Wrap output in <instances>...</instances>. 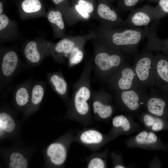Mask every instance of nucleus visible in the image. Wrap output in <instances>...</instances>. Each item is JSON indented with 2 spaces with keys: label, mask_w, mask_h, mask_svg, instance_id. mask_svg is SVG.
<instances>
[{
  "label": "nucleus",
  "mask_w": 168,
  "mask_h": 168,
  "mask_svg": "<svg viewBox=\"0 0 168 168\" xmlns=\"http://www.w3.org/2000/svg\"><path fill=\"white\" fill-rule=\"evenodd\" d=\"M121 27L108 28L100 26L93 31L97 37L122 54L136 55L139 44L148 36L147 27L145 29Z\"/></svg>",
  "instance_id": "f257e3e1"
},
{
  "label": "nucleus",
  "mask_w": 168,
  "mask_h": 168,
  "mask_svg": "<svg viewBox=\"0 0 168 168\" xmlns=\"http://www.w3.org/2000/svg\"><path fill=\"white\" fill-rule=\"evenodd\" d=\"M93 68V60L87 59L79 77L73 85L72 98L67 106V113L75 118L88 119L91 116V76Z\"/></svg>",
  "instance_id": "f03ea898"
},
{
  "label": "nucleus",
  "mask_w": 168,
  "mask_h": 168,
  "mask_svg": "<svg viewBox=\"0 0 168 168\" xmlns=\"http://www.w3.org/2000/svg\"><path fill=\"white\" fill-rule=\"evenodd\" d=\"M95 40L93 69L99 78L105 82L111 74L127 62L124 54L97 36Z\"/></svg>",
  "instance_id": "7ed1b4c3"
},
{
  "label": "nucleus",
  "mask_w": 168,
  "mask_h": 168,
  "mask_svg": "<svg viewBox=\"0 0 168 168\" xmlns=\"http://www.w3.org/2000/svg\"><path fill=\"white\" fill-rule=\"evenodd\" d=\"M145 88L114 91L116 104L121 110L133 116H138L143 107L148 95Z\"/></svg>",
  "instance_id": "20e7f679"
},
{
  "label": "nucleus",
  "mask_w": 168,
  "mask_h": 168,
  "mask_svg": "<svg viewBox=\"0 0 168 168\" xmlns=\"http://www.w3.org/2000/svg\"><path fill=\"white\" fill-rule=\"evenodd\" d=\"M105 82L113 91L146 88L139 82L133 66L127 63L111 74Z\"/></svg>",
  "instance_id": "39448f33"
},
{
  "label": "nucleus",
  "mask_w": 168,
  "mask_h": 168,
  "mask_svg": "<svg viewBox=\"0 0 168 168\" xmlns=\"http://www.w3.org/2000/svg\"><path fill=\"white\" fill-rule=\"evenodd\" d=\"M154 55L148 49L135 58L133 67L140 83L143 87L154 88Z\"/></svg>",
  "instance_id": "423d86ee"
},
{
  "label": "nucleus",
  "mask_w": 168,
  "mask_h": 168,
  "mask_svg": "<svg viewBox=\"0 0 168 168\" xmlns=\"http://www.w3.org/2000/svg\"><path fill=\"white\" fill-rule=\"evenodd\" d=\"M91 104L93 114L100 119H109L114 112L113 96L103 89L92 90Z\"/></svg>",
  "instance_id": "0eeeda50"
},
{
  "label": "nucleus",
  "mask_w": 168,
  "mask_h": 168,
  "mask_svg": "<svg viewBox=\"0 0 168 168\" xmlns=\"http://www.w3.org/2000/svg\"><path fill=\"white\" fill-rule=\"evenodd\" d=\"M55 44L31 41L25 45L24 54L28 64L32 66L40 64L46 57L52 55Z\"/></svg>",
  "instance_id": "6e6552de"
},
{
  "label": "nucleus",
  "mask_w": 168,
  "mask_h": 168,
  "mask_svg": "<svg viewBox=\"0 0 168 168\" xmlns=\"http://www.w3.org/2000/svg\"><path fill=\"white\" fill-rule=\"evenodd\" d=\"M97 37V36L92 31L84 35L63 39L55 44L52 56L58 63H63L65 62V57H68L77 45L84 40Z\"/></svg>",
  "instance_id": "1a4fd4ad"
},
{
  "label": "nucleus",
  "mask_w": 168,
  "mask_h": 168,
  "mask_svg": "<svg viewBox=\"0 0 168 168\" xmlns=\"http://www.w3.org/2000/svg\"><path fill=\"white\" fill-rule=\"evenodd\" d=\"M127 146L130 148H139L154 151L161 147L160 142L154 132L147 130H141L138 134L125 141Z\"/></svg>",
  "instance_id": "9d476101"
},
{
  "label": "nucleus",
  "mask_w": 168,
  "mask_h": 168,
  "mask_svg": "<svg viewBox=\"0 0 168 168\" xmlns=\"http://www.w3.org/2000/svg\"><path fill=\"white\" fill-rule=\"evenodd\" d=\"M19 57L16 52L10 50L3 55L0 62V77L1 86L9 83L20 67Z\"/></svg>",
  "instance_id": "9b49d317"
},
{
  "label": "nucleus",
  "mask_w": 168,
  "mask_h": 168,
  "mask_svg": "<svg viewBox=\"0 0 168 168\" xmlns=\"http://www.w3.org/2000/svg\"><path fill=\"white\" fill-rule=\"evenodd\" d=\"M154 9L155 7L146 4L133 9L124 20V27H147L152 21L155 20Z\"/></svg>",
  "instance_id": "f8f14e48"
},
{
  "label": "nucleus",
  "mask_w": 168,
  "mask_h": 168,
  "mask_svg": "<svg viewBox=\"0 0 168 168\" xmlns=\"http://www.w3.org/2000/svg\"><path fill=\"white\" fill-rule=\"evenodd\" d=\"M133 117L128 114L114 117L112 119V128L110 134L116 138L119 135H128L141 131V126L134 121Z\"/></svg>",
  "instance_id": "ddd939ff"
},
{
  "label": "nucleus",
  "mask_w": 168,
  "mask_h": 168,
  "mask_svg": "<svg viewBox=\"0 0 168 168\" xmlns=\"http://www.w3.org/2000/svg\"><path fill=\"white\" fill-rule=\"evenodd\" d=\"M62 138L50 144L46 148L45 156L52 165L59 167L65 162L70 142Z\"/></svg>",
  "instance_id": "4468645a"
},
{
  "label": "nucleus",
  "mask_w": 168,
  "mask_h": 168,
  "mask_svg": "<svg viewBox=\"0 0 168 168\" xmlns=\"http://www.w3.org/2000/svg\"><path fill=\"white\" fill-rule=\"evenodd\" d=\"M95 15L101 21L100 26L104 28L124 27V20L116 10L106 2L98 5Z\"/></svg>",
  "instance_id": "2eb2a0df"
},
{
  "label": "nucleus",
  "mask_w": 168,
  "mask_h": 168,
  "mask_svg": "<svg viewBox=\"0 0 168 168\" xmlns=\"http://www.w3.org/2000/svg\"><path fill=\"white\" fill-rule=\"evenodd\" d=\"M46 76L49 84L67 106L70 100L68 86L62 72L59 71L48 72Z\"/></svg>",
  "instance_id": "dca6fc26"
},
{
  "label": "nucleus",
  "mask_w": 168,
  "mask_h": 168,
  "mask_svg": "<svg viewBox=\"0 0 168 168\" xmlns=\"http://www.w3.org/2000/svg\"><path fill=\"white\" fill-rule=\"evenodd\" d=\"M115 138L110 134L104 135L98 130L93 129L84 130L79 133L77 137L79 142L89 147L100 146Z\"/></svg>",
  "instance_id": "f3484780"
},
{
  "label": "nucleus",
  "mask_w": 168,
  "mask_h": 168,
  "mask_svg": "<svg viewBox=\"0 0 168 168\" xmlns=\"http://www.w3.org/2000/svg\"><path fill=\"white\" fill-rule=\"evenodd\" d=\"M33 84L31 79H28L19 84L14 91L13 99L15 105L24 111L29 102Z\"/></svg>",
  "instance_id": "a211bd4d"
},
{
  "label": "nucleus",
  "mask_w": 168,
  "mask_h": 168,
  "mask_svg": "<svg viewBox=\"0 0 168 168\" xmlns=\"http://www.w3.org/2000/svg\"><path fill=\"white\" fill-rule=\"evenodd\" d=\"M45 87L44 82H37L33 84L29 102L24 111L25 116H28L38 110L44 97Z\"/></svg>",
  "instance_id": "6ab92c4d"
},
{
  "label": "nucleus",
  "mask_w": 168,
  "mask_h": 168,
  "mask_svg": "<svg viewBox=\"0 0 168 168\" xmlns=\"http://www.w3.org/2000/svg\"><path fill=\"white\" fill-rule=\"evenodd\" d=\"M137 117L146 130L157 132L164 129L166 127L165 122L162 118L145 111L140 113Z\"/></svg>",
  "instance_id": "aec40b11"
},
{
  "label": "nucleus",
  "mask_w": 168,
  "mask_h": 168,
  "mask_svg": "<svg viewBox=\"0 0 168 168\" xmlns=\"http://www.w3.org/2000/svg\"><path fill=\"white\" fill-rule=\"evenodd\" d=\"M16 127V124L13 118L9 112L2 110L0 113V134L1 138L4 133H11Z\"/></svg>",
  "instance_id": "412c9836"
},
{
  "label": "nucleus",
  "mask_w": 168,
  "mask_h": 168,
  "mask_svg": "<svg viewBox=\"0 0 168 168\" xmlns=\"http://www.w3.org/2000/svg\"><path fill=\"white\" fill-rule=\"evenodd\" d=\"M86 40L77 45L72 50L68 57V66L72 68L79 63L83 60L84 55V47Z\"/></svg>",
  "instance_id": "4be33fe9"
},
{
  "label": "nucleus",
  "mask_w": 168,
  "mask_h": 168,
  "mask_svg": "<svg viewBox=\"0 0 168 168\" xmlns=\"http://www.w3.org/2000/svg\"><path fill=\"white\" fill-rule=\"evenodd\" d=\"M8 166L9 168H26L28 166V162L22 153L15 151L10 154Z\"/></svg>",
  "instance_id": "5701e85b"
},
{
  "label": "nucleus",
  "mask_w": 168,
  "mask_h": 168,
  "mask_svg": "<svg viewBox=\"0 0 168 168\" xmlns=\"http://www.w3.org/2000/svg\"><path fill=\"white\" fill-rule=\"evenodd\" d=\"M157 3L154 9L155 20H159L168 15V0H147Z\"/></svg>",
  "instance_id": "b1692460"
},
{
  "label": "nucleus",
  "mask_w": 168,
  "mask_h": 168,
  "mask_svg": "<svg viewBox=\"0 0 168 168\" xmlns=\"http://www.w3.org/2000/svg\"><path fill=\"white\" fill-rule=\"evenodd\" d=\"M49 21L55 25L59 29L63 30L65 24L62 13L59 11H51L47 16Z\"/></svg>",
  "instance_id": "393cba45"
},
{
  "label": "nucleus",
  "mask_w": 168,
  "mask_h": 168,
  "mask_svg": "<svg viewBox=\"0 0 168 168\" xmlns=\"http://www.w3.org/2000/svg\"><path fill=\"white\" fill-rule=\"evenodd\" d=\"M21 6L23 11L27 13L37 12L41 7L39 0H25L22 3Z\"/></svg>",
  "instance_id": "a878e982"
},
{
  "label": "nucleus",
  "mask_w": 168,
  "mask_h": 168,
  "mask_svg": "<svg viewBox=\"0 0 168 168\" xmlns=\"http://www.w3.org/2000/svg\"><path fill=\"white\" fill-rule=\"evenodd\" d=\"M106 156L101 157L96 156L92 157L89 161L87 167L88 168H105L107 167Z\"/></svg>",
  "instance_id": "bb28decb"
},
{
  "label": "nucleus",
  "mask_w": 168,
  "mask_h": 168,
  "mask_svg": "<svg viewBox=\"0 0 168 168\" xmlns=\"http://www.w3.org/2000/svg\"><path fill=\"white\" fill-rule=\"evenodd\" d=\"M75 12L73 14L74 18L77 20H86L92 16L80 5L77 4L75 7Z\"/></svg>",
  "instance_id": "cd10ccee"
},
{
  "label": "nucleus",
  "mask_w": 168,
  "mask_h": 168,
  "mask_svg": "<svg viewBox=\"0 0 168 168\" xmlns=\"http://www.w3.org/2000/svg\"><path fill=\"white\" fill-rule=\"evenodd\" d=\"M144 0H119V7L122 10H132L137 4Z\"/></svg>",
  "instance_id": "c85d7f7f"
},
{
  "label": "nucleus",
  "mask_w": 168,
  "mask_h": 168,
  "mask_svg": "<svg viewBox=\"0 0 168 168\" xmlns=\"http://www.w3.org/2000/svg\"><path fill=\"white\" fill-rule=\"evenodd\" d=\"M112 160L113 167L114 168L128 167L123 162L121 155L113 153L111 154Z\"/></svg>",
  "instance_id": "c756f323"
},
{
  "label": "nucleus",
  "mask_w": 168,
  "mask_h": 168,
  "mask_svg": "<svg viewBox=\"0 0 168 168\" xmlns=\"http://www.w3.org/2000/svg\"><path fill=\"white\" fill-rule=\"evenodd\" d=\"M77 4L80 5L91 16L95 15L94 7L93 4L90 2L86 0H78Z\"/></svg>",
  "instance_id": "7c9ffc66"
},
{
  "label": "nucleus",
  "mask_w": 168,
  "mask_h": 168,
  "mask_svg": "<svg viewBox=\"0 0 168 168\" xmlns=\"http://www.w3.org/2000/svg\"><path fill=\"white\" fill-rule=\"evenodd\" d=\"M9 22L8 17L5 15L2 14L0 15V30L2 31L8 25Z\"/></svg>",
  "instance_id": "2f4dec72"
},
{
  "label": "nucleus",
  "mask_w": 168,
  "mask_h": 168,
  "mask_svg": "<svg viewBox=\"0 0 168 168\" xmlns=\"http://www.w3.org/2000/svg\"><path fill=\"white\" fill-rule=\"evenodd\" d=\"M53 2L56 4H58L63 1L65 0H52Z\"/></svg>",
  "instance_id": "473e14b6"
},
{
  "label": "nucleus",
  "mask_w": 168,
  "mask_h": 168,
  "mask_svg": "<svg viewBox=\"0 0 168 168\" xmlns=\"http://www.w3.org/2000/svg\"><path fill=\"white\" fill-rule=\"evenodd\" d=\"M3 11V7L2 3L0 2V14H2V13Z\"/></svg>",
  "instance_id": "72a5a7b5"
},
{
  "label": "nucleus",
  "mask_w": 168,
  "mask_h": 168,
  "mask_svg": "<svg viewBox=\"0 0 168 168\" xmlns=\"http://www.w3.org/2000/svg\"><path fill=\"white\" fill-rule=\"evenodd\" d=\"M109 0V1H112V0Z\"/></svg>",
  "instance_id": "f704fd0d"
}]
</instances>
